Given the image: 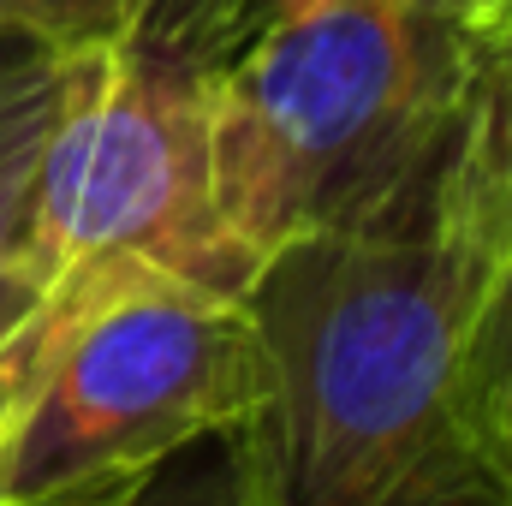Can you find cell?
Instances as JSON below:
<instances>
[{
	"mask_svg": "<svg viewBox=\"0 0 512 506\" xmlns=\"http://www.w3.org/2000/svg\"><path fill=\"white\" fill-rule=\"evenodd\" d=\"M268 393L251 292L191 280L36 286L0 423V506L155 465L227 435Z\"/></svg>",
	"mask_w": 512,
	"mask_h": 506,
	"instance_id": "3",
	"label": "cell"
},
{
	"mask_svg": "<svg viewBox=\"0 0 512 506\" xmlns=\"http://www.w3.org/2000/svg\"><path fill=\"white\" fill-rule=\"evenodd\" d=\"M459 393L495 477L512 495V256L495 268H471L459 316Z\"/></svg>",
	"mask_w": 512,
	"mask_h": 506,
	"instance_id": "7",
	"label": "cell"
},
{
	"mask_svg": "<svg viewBox=\"0 0 512 506\" xmlns=\"http://www.w3.org/2000/svg\"><path fill=\"white\" fill-rule=\"evenodd\" d=\"M36 310V280L18 256H0V423H6V405H12V387H18V340H24V322Z\"/></svg>",
	"mask_w": 512,
	"mask_h": 506,
	"instance_id": "11",
	"label": "cell"
},
{
	"mask_svg": "<svg viewBox=\"0 0 512 506\" xmlns=\"http://www.w3.org/2000/svg\"><path fill=\"white\" fill-rule=\"evenodd\" d=\"M435 12H447L459 30H471V24H483V18H495L501 6H512V0H429Z\"/></svg>",
	"mask_w": 512,
	"mask_h": 506,
	"instance_id": "12",
	"label": "cell"
},
{
	"mask_svg": "<svg viewBox=\"0 0 512 506\" xmlns=\"http://www.w3.org/2000/svg\"><path fill=\"white\" fill-rule=\"evenodd\" d=\"M465 30L429 0H256L209 66L215 197L251 280L292 245L435 221Z\"/></svg>",
	"mask_w": 512,
	"mask_h": 506,
	"instance_id": "2",
	"label": "cell"
},
{
	"mask_svg": "<svg viewBox=\"0 0 512 506\" xmlns=\"http://www.w3.org/2000/svg\"><path fill=\"white\" fill-rule=\"evenodd\" d=\"M435 233L465 268L512 256V6L465 30L459 114L435 185Z\"/></svg>",
	"mask_w": 512,
	"mask_h": 506,
	"instance_id": "5",
	"label": "cell"
},
{
	"mask_svg": "<svg viewBox=\"0 0 512 506\" xmlns=\"http://www.w3.org/2000/svg\"><path fill=\"white\" fill-rule=\"evenodd\" d=\"M36 506H251V495H245L239 435L227 429V435L191 441V447H179L155 465L78 483V489L48 495Z\"/></svg>",
	"mask_w": 512,
	"mask_h": 506,
	"instance_id": "8",
	"label": "cell"
},
{
	"mask_svg": "<svg viewBox=\"0 0 512 506\" xmlns=\"http://www.w3.org/2000/svg\"><path fill=\"white\" fill-rule=\"evenodd\" d=\"M78 54H54L24 36H0V256L12 251L30 203V179L42 161V143L66 102Z\"/></svg>",
	"mask_w": 512,
	"mask_h": 506,
	"instance_id": "6",
	"label": "cell"
},
{
	"mask_svg": "<svg viewBox=\"0 0 512 506\" xmlns=\"http://www.w3.org/2000/svg\"><path fill=\"white\" fill-rule=\"evenodd\" d=\"M256 0H137V48L191 60V66H221L233 42L245 36Z\"/></svg>",
	"mask_w": 512,
	"mask_h": 506,
	"instance_id": "9",
	"label": "cell"
},
{
	"mask_svg": "<svg viewBox=\"0 0 512 506\" xmlns=\"http://www.w3.org/2000/svg\"><path fill=\"white\" fill-rule=\"evenodd\" d=\"M465 292L435 221L274 256L251 280L268 393L233 429L251 506H512L459 393Z\"/></svg>",
	"mask_w": 512,
	"mask_h": 506,
	"instance_id": "1",
	"label": "cell"
},
{
	"mask_svg": "<svg viewBox=\"0 0 512 506\" xmlns=\"http://www.w3.org/2000/svg\"><path fill=\"white\" fill-rule=\"evenodd\" d=\"M137 30V0H0V36L42 42L54 54H102Z\"/></svg>",
	"mask_w": 512,
	"mask_h": 506,
	"instance_id": "10",
	"label": "cell"
},
{
	"mask_svg": "<svg viewBox=\"0 0 512 506\" xmlns=\"http://www.w3.org/2000/svg\"><path fill=\"white\" fill-rule=\"evenodd\" d=\"M12 256L36 286L191 280L245 298L251 268L215 197L209 66L137 42L78 54Z\"/></svg>",
	"mask_w": 512,
	"mask_h": 506,
	"instance_id": "4",
	"label": "cell"
}]
</instances>
